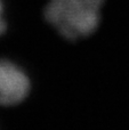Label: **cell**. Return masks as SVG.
<instances>
[{"instance_id":"6da1fadb","label":"cell","mask_w":129,"mask_h":130,"mask_svg":"<svg viewBox=\"0 0 129 130\" xmlns=\"http://www.w3.org/2000/svg\"><path fill=\"white\" fill-rule=\"evenodd\" d=\"M103 2L104 0H49L45 18L61 36L75 40L97 29Z\"/></svg>"},{"instance_id":"7a4b0ae2","label":"cell","mask_w":129,"mask_h":130,"mask_svg":"<svg viewBox=\"0 0 129 130\" xmlns=\"http://www.w3.org/2000/svg\"><path fill=\"white\" fill-rule=\"evenodd\" d=\"M30 80L16 64L0 61V105H15L27 96Z\"/></svg>"},{"instance_id":"3957f363","label":"cell","mask_w":129,"mask_h":130,"mask_svg":"<svg viewBox=\"0 0 129 130\" xmlns=\"http://www.w3.org/2000/svg\"><path fill=\"white\" fill-rule=\"evenodd\" d=\"M6 31V22L4 18V5L0 0V36Z\"/></svg>"}]
</instances>
